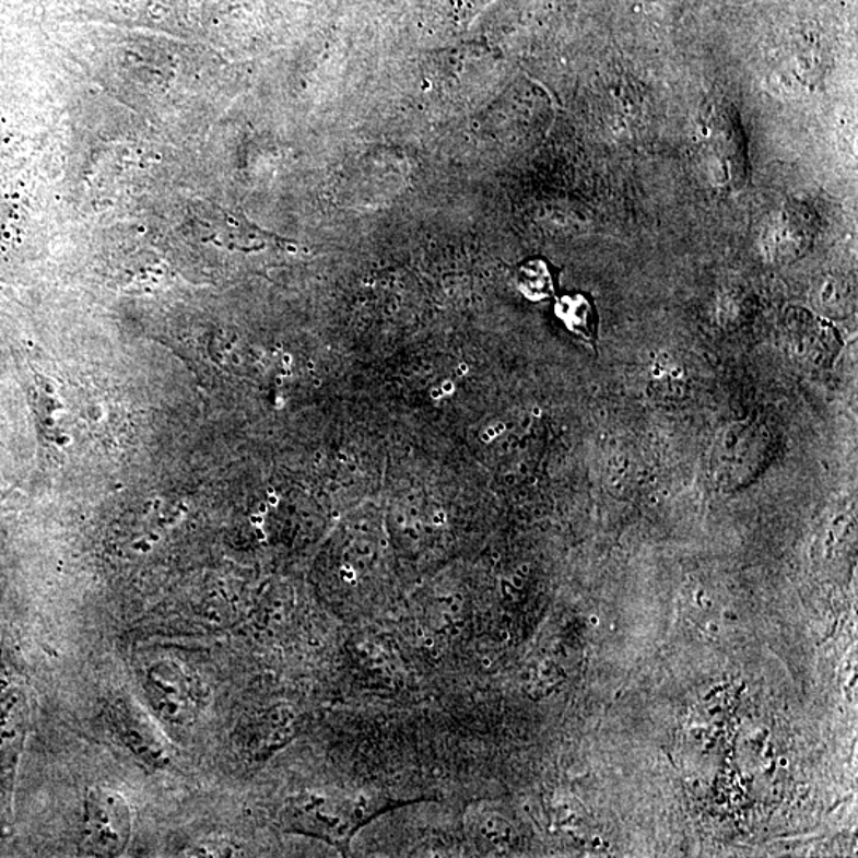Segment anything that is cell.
I'll return each instance as SVG.
<instances>
[{"mask_svg": "<svg viewBox=\"0 0 858 858\" xmlns=\"http://www.w3.org/2000/svg\"><path fill=\"white\" fill-rule=\"evenodd\" d=\"M559 317L573 331L580 332L585 338L593 339V315H591L590 304L583 296L563 297L562 303L556 307Z\"/></svg>", "mask_w": 858, "mask_h": 858, "instance_id": "cell-4", "label": "cell"}, {"mask_svg": "<svg viewBox=\"0 0 858 858\" xmlns=\"http://www.w3.org/2000/svg\"><path fill=\"white\" fill-rule=\"evenodd\" d=\"M769 440L754 423H737L721 431L714 446L710 468L725 482L751 478L768 457Z\"/></svg>", "mask_w": 858, "mask_h": 858, "instance_id": "cell-2", "label": "cell"}, {"mask_svg": "<svg viewBox=\"0 0 858 858\" xmlns=\"http://www.w3.org/2000/svg\"><path fill=\"white\" fill-rule=\"evenodd\" d=\"M779 765L783 766V768H787V766H789V760H787L786 756H783V759L779 760Z\"/></svg>", "mask_w": 858, "mask_h": 858, "instance_id": "cell-8", "label": "cell"}, {"mask_svg": "<svg viewBox=\"0 0 858 858\" xmlns=\"http://www.w3.org/2000/svg\"><path fill=\"white\" fill-rule=\"evenodd\" d=\"M842 290L838 283L828 280L819 292L818 306L832 317H843L850 309V297Z\"/></svg>", "mask_w": 858, "mask_h": 858, "instance_id": "cell-6", "label": "cell"}, {"mask_svg": "<svg viewBox=\"0 0 858 858\" xmlns=\"http://www.w3.org/2000/svg\"><path fill=\"white\" fill-rule=\"evenodd\" d=\"M520 289L531 299H542L552 293V279L545 265L539 261L528 262L520 271Z\"/></svg>", "mask_w": 858, "mask_h": 858, "instance_id": "cell-5", "label": "cell"}, {"mask_svg": "<svg viewBox=\"0 0 858 858\" xmlns=\"http://www.w3.org/2000/svg\"><path fill=\"white\" fill-rule=\"evenodd\" d=\"M824 325L804 324L800 328H790L789 341L797 355L812 363H828L839 350V339L832 329Z\"/></svg>", "mask_w": 858, "mask_h": 858, "instance_id": "cell-3", "label": "cell"}, {"mask_svg": "<svg viewBox=\"0 0 858 858\" xmlns=\"http://www.w3.org/2000/svg\"><path fill=\"white\" fill-rule=\"evenodd\" d=\"M83 824V842L90 856H121L131 839V809L125 798L111 790L87 791Z\"/></svg>", "mask_w": 858, "mask_h": 858, "instance_id": "cell-1", "label": "cell"}, {"mask_svg": "<svg viewBox=\"0 0 858 858\" xmlns=\"http://www.w3.org/2000/svg\"><path fill=\"white\" fill-rule=\"evenodd\" d=\"M472 828H475V833H478L483 842L495 844V846H501V844L509 842L507 839V835H509V828H507L506 822L503 819L496 818V815H483L479 814L478 818L472 821Z\"/></svg>", "mask_w": 858, "mask_h": 858, "instance_id": "cell-7", "label": "cell"}]
</instances>
